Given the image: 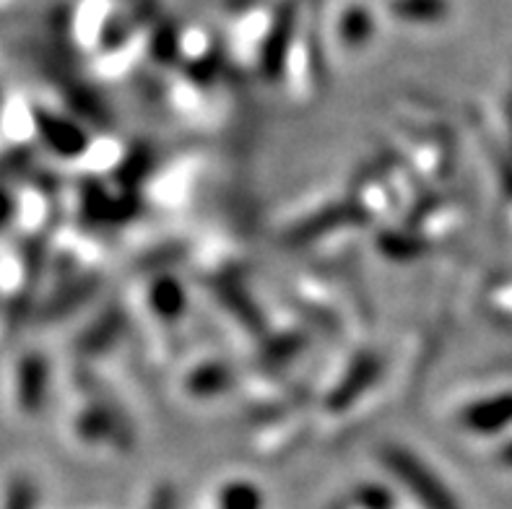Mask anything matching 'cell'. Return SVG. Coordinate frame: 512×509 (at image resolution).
<instances>
[{
	"mask_svg": "<svg viewBox=\"0 0 512 509\" xmlns=\"http://www.w3.org/2000/svg\"><path fill=\"white\" fill-rule=\"evenodd\" d=\"M489 400H494V406L492 403H476V406H468L461 416L463 426H468V429H494V426L505 424V419H510L512 393L497 395V398H489Z\"/></svg>",
	"mask_w": 512,
	"mask_h": 509,
	"instance_id": "obj_2",
	"label": "cell"
},
{
	"mask_svg": "<svg viewBox=\"0 0 512 509\" xmlns=\"http://www.w3.org/2000/svg\"><path fill=\"white\" fill-rule=\"evenodd\" d=\"M385 458H388V465H393V471L406 481V486L414 489L416 494L427 502L429 509H450L448 494L442 491V486L437 484L435 476H429V473L424 471V465L419 463L414 455L401 450H390Z\"/></svg>",
	"mask_w": 512,
	"mask_h": 509,
	"instance_id": "obj_1",
	"label": "cell"
},
{
	"mask_svg": "<svg viewBox=\"0 0 512 509\" xmlns=\"http://www.w3.org/2000/svg\"><path fill=\"white\" fill-rule=\"evenodd\" d=\"M258 494L250 486H232V489L221 491L219 509H258Z\"/></svg>",
	"mask_w": 512,
	"mask_h": 509,
	"instance_id": "obj_3",
	"label": "cell"
}]
</instances>
